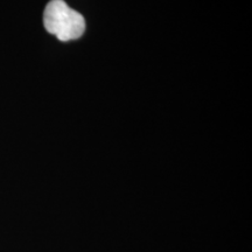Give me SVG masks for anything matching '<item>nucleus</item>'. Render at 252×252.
I'll use <instances>...</instances> for the list:
<instances>
[{"label":"nucleus","instance_id":"obj_1","mask_svg":"<svg viewBox=\"0 0 252 252\" xmlns=\"http://www.w3.org/2000/svg\"><path fill=\"white\" fill-rule=\"evenodd\" d=\"M43 24L48 33L63 42L78 39L86 31L83 15L69 7L63 0L48 2L43 13Z\"/></svg>","mask_w":252,"mask_h":252}]
</instances>
